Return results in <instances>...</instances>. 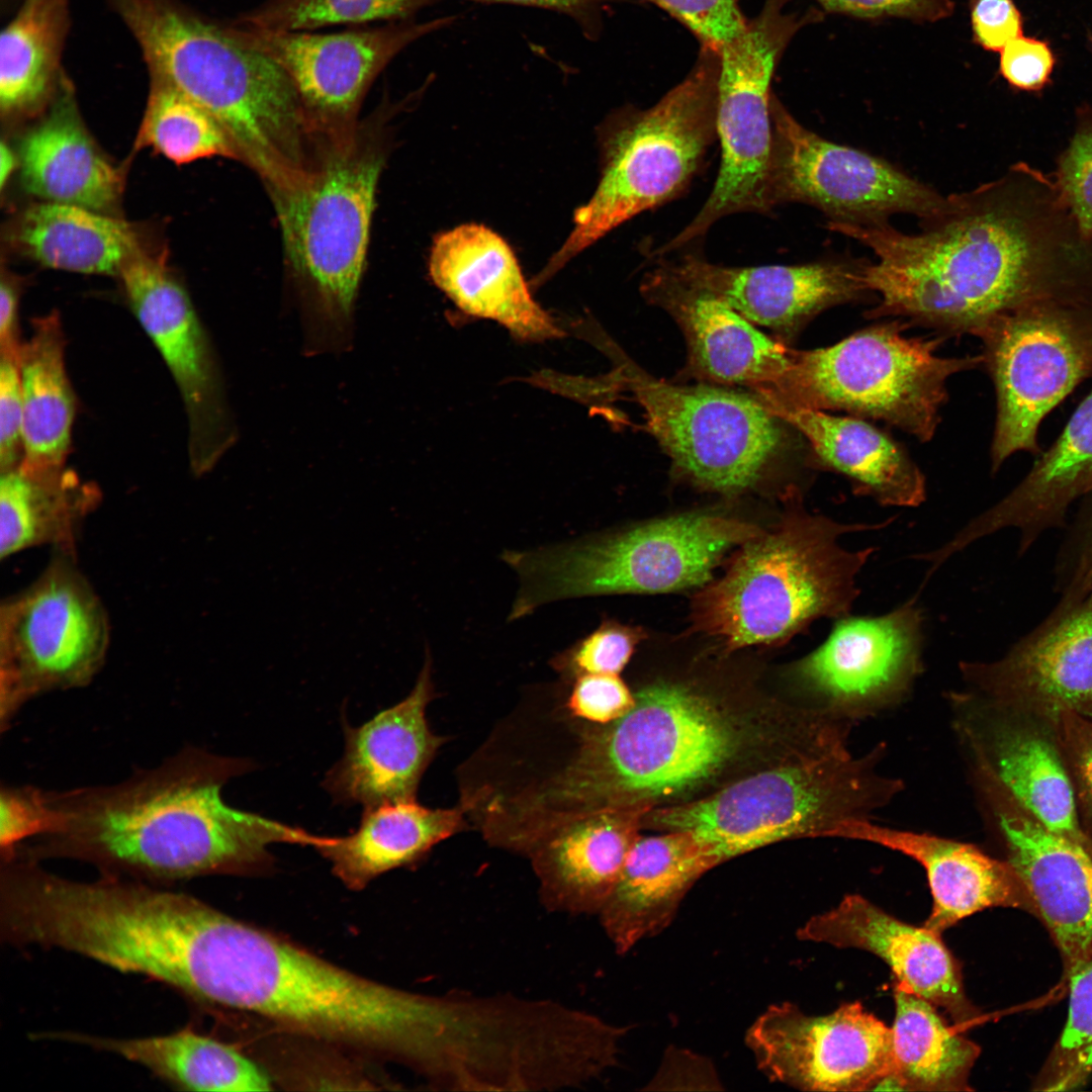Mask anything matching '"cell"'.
Listing matches in <instances>:
<instances>
[{
    "label": "cell",
    "instance_id": "f907efd6",
    "mask_svg": "<svg viewBox=\"0 0 1092 1092\" xmlns=\"http://www.w3.org/2000/svg\"><path fill=\"white\" fill-rule=\"evenodd\" d=\"M1055 57L1048 42L1024 36L1008 41L1000 51L999 72L1014 89L1039 91L1051 81Z\"/></svg>",
    "mask_w": 1092,
    "mask_h": 1092
},
{
    "label": "cell",
    "instance_id": "e575fe53",
    "mask_svg": "<svg viewBox=\"0 0 1092 1092\" xmlns=\"http://www.w3.org/2000/svg\"><path fill=\"white\" fill-rule=\"evenodd\" d=\"M33 1038L61 1040L116 1055L160 1080L190 1091H266L270 1081L234 1046L188 1028L146 1037L49 1031Z\"/></svg>",
    "mask_w": 1092,
    "mask_h": 1092
},
{
    "label": "cell",
    "instance_id": "e0dca14e",
    "mask_svg": "<svg viewBox=\"0 0 1092 1092\" xmlns=\"http://www.w3.org/2000/svg\"><path fill=\"white\" fill-rule=\"evenodd\" d=\"M923 627L916 598L880 616L838 618L794 676L823 716L847 724L874 716L903 702L922 673Z\"/></svg>",
    "mask_w": 1092,
    "mask_h": 1092
},
{
    "label": "cell",
    "instance_id": "d6986e66",
    "mask_svg": "<svg viewBox=\"0 0 1092 1092\" xmlns=\"http://www.w3.org/2000/svg\"><path fill=\"white\" fill-rule=\"evenodd\" d=\"M745 1044L770 1081L803 1091L874 1090L893 1071L892 1029L859 1002L826 1015L769 1005L749 1026Z\"/></svg>",
    "mask_w": 1092,
    "mask_h": 1092
},
{
    "label": "cell",
    "instance_id": "ffe728a7",
    "mask_svg": "<svg viewBox=\"0 0 1092 1092\" xmlns=\"http://www.w3.org/2000/svg\"><path fill=\"white\" fill-rule=\"evenodd\" d=\"M1070 574L1052 613L1003 657L960 662L963 688L1055 719H1092V571Z\"/></svg>",
    "mask_w": 1092,
    "mask_h": 1092
},
{
    "label": "cell",
    "instance_id": "7bdbcfd3",
    "mask_svg": "<svg viewBox=\"0 0 1092 1092\" xmlns=\"http://www.w3.org/2000/svg\"><path fill=\"white\" fill-rule=\"evenodd\" d=\"M1067 975L1068 1017L1036 1083L1039 1090H1073L1092 1074V957L1073 967Z\"/></svg>",
    "mask_w": 1092,
    "mask_h": 1092
},
{
    "label": "cell",
    "instance_id": "bcb514c9",
    "mask_svg": "<svg viewBox=\"0 0 1092 1092\" xmlns=\"http://www.w3.org/2000/svg\"><path fill=\"white\" fill-rule=\"evenodd\" d=\"M1059 744L1069 775L1078 818L1092 841V719L1062 712L1057 721Z\"/></svg>",
    "mask_w": 1092,
    "mask_h": 1092
},
{
    "label": "cell",
    "instance_id": "2e32d148",
    "mask_svg": "<svg viewBox=\"0 0 1092 1092\" xmlns=\"http://www.w3.org/2000/svg\"><path fill=\"white\" fill-rule=\"evenodd\" d=\"M947 700L971 781L998 787L1051 830L1092 852L1063 760L1058 718L963 687Z\"/></svg>",
    "mask_w": 1092,
    "mask_h": 1092
},
{
    "label": "cell",
    "instance_id": "db71d44e",
    "mask_svg": "<svg viewBox=\"0 0 1092 1092\" xmlns=\"http://www.w3.org/2000/svg\"><path fill=\"white\" fill-rule=\"evenodd\" d=\"M973 40L982 49L1000 52L1022 34V17L1013 0H968Z\"/></svg>",
    "mask_w": 1092,
    "mask_h": 1092
},
{
    "label": "cell",
    "instance_id": "4fadbf2b",
    "mask_svg": "<svg viewBox=\"0 0 1092 1092\" xmlns=\"http://www.w3.org/2000/svg\"><path fill=\"white\" fill-rule=\"evenodd\" d=\"M612 355L647 431L696 484L722 493L743 491L783 453L784 421L756 395L723 385L669 383L622 353Z\"/></svg>",
    "mask_w": 1092,
    "mask_h": 1092
},
{
    "label": "cell",
    "instance_id": "d6a6232c",
    "mask_svg": "<svg viewBox=\"0 0 1092 1092\" xmlns=\"http://www.w3.org/2000/svg\"><path fill=\"white\" fill-rule=\"evenodd\" d=\"M19 160L24 188L49 202L104 212L118 200L121 176L84 127L64 75L49 114L23 138Z\"/></svg>",
    "mask_w": 1092,
    "mask_h": 1092
},
{
    "label": "cell",
    "instance_id": "f546056e",
    "mask_svg": "<svg viewBox=\"0 0 1092 1092\" xmlns=\"http://www.w3.org/2000/svg\"><path fill=\"white\" fill-rule=\"evenodd\" d=\"M808 441L817 464L848 479L857 495L887 507H918L925 477L905 450L866 420L836 416L774 394H755Z\"/></svg>",
    "mask_w": 1092,
    "mask_h": 1092
},
{
    "label": "cell",
    "instance_id": "cb8c5ba5",
    "mask_svg": "<svg viewBox=\"0 0 1092 1092\" xmlns=\"http://www.w3.org/2000/svg\"><path fill=\"white\" fill-rule=\"evenodd\" d=\"M660 263L725 301L755 326L791 338L823 310L866 297V261L831 258L799 265L730 267L686 254Z\"/></svg>",
    "mask_w": 1092,
    "mask_h": 1092
},
{
    "label": "cell",
    "instance_id": "11a10c76",
    "mask_svg": "<svg viewBox=\"0 0 1092 1092\" xmlns=\"http://www.w3.org/2000/svg\"><path fill=\"white\" fill-rule=\"evenodd\" d=\"M19 289L10 278L2 276L0 283V351L19 355L17 310Z\"/></svg>",
    "mask_w": 1092,
    "mask_h": 1092
},
{
    "label": "cell",
    "instance_id": "4dcf8cb0",
    "mask_svg": "<svg viewBox=\"0 0 1092 1092\" xmlns=\"http://www.w3.org/2000/svg\"><path fill=\"white\" fill-rule=\"evenodd\" d=\"M636 815L607 809L557 829L530 852L543 904L552 911L599 914L636 840Z\"/></svg>",
    "mask_w": 1092,
    "mask_h": 1092
},
{
    "label": "cell",
    "instance_id": "6f0895ef",
    "mask_svg": "<svg viewBox=\"0 0 1092 1092\" xmlns=\"http://www.w3.org/2000/svg\"><path fill=\"white\" fill-rule=\"evenodd\" d=\"M485 3H508L525 6H533L565 13H582L592 8L609 2H650V0H470Z\"/></svg>",
    "mask_w": 1092,
    "mask_h": 1092
},
{
    "label": "cell",
    "instance_id": "5bb4252c",
    "mask_svg": "<svg viewBox=\"0 0 1092 1092\" xmlns=\"http://www.w3.org/2000/svg\"><path fill=\"white\" fill-rule=\"evenodd\" d=\"M996 393L991 468L1038 455L1042 420L1092 377V299L1046 300L1002 314L978 336Z\"/></svg>",
    "mask_w": 1092,
    "mask_h": 1092
},
{
    "label": "cell",
    "instance_id": "d4e9b609",
    "mask_svg": "<svg viewBox=\"0 0 1092 1092\" xmlns=\"http://www.w3.org/2000/svg\"><path fill=\"white\" fill-rule=\"evenodd\" d=\"M797 936L874 953L899 983L943 1010L960 1030L981 1018L966 993L961 965L940 934L902 921L860 895H847L835 907L812 916Z\"/></svg>",
    "mask_w": 1092,
    "mask_h": 1092
},
{
    "label": "cell",
    "instance_id": "d590c367",
    "mask_svg": "<svg viewBox=\"0 0 1092 1092\" xmlns=\"http://www.w3.org/2000/svg\"><path fill=\"white\" fill-rule=\"evenodd\" d=\"M463 812L464 807L431 809L415 800L367 808L353 833L328 837L316 849L347 886L360 889L387 871L416 861L460 830Z\"/></svg>",
    "mask_w": 1092,
    "mask_h": 1092
},
{
    "label": "cell",
    "instance_id": "680465c9",
    "mask_svg": "<svg viewBox=\"0 0 1092 1092\" xmlns=\"http://www.w3.org/2000/svg\"><path fill=\"white\" fill-rule=\"evenodd\" d=\"M17 159L12 150L4 142L0 145V187L3 189L11 174L15 170Z\"/></svg>",
    "mask_w": 1092,
    "mask_h": 1092
},
{
    "label": "cell",
    "instance_id": "30bf717a",
    "mask_svg": "<svg viewBox=\"0 0 1092 1092\" xmlns=\"http://www.w3.org/2000/svg\"><path fill=\"white\" fill-rule=\"evenodd\" d=\"M898 322L873 326L824 348L795 350L784 386L771 393L821 411L881 421L929 441L947 380L983 356L943 357L940 339L908 337Z\"/></svg>",
    "mask_w": 1092,
    "mask_h": 1092
},
{
    "label": "cell",
    "instance_id": "f1b7e54d",
    "mask_svg": "<svg viewBox=\"0 0 1092 1092\" xmlns=\"http://www.w3.org/2000/svg\"><path fill=\"white\" fill-rule=\"evenodd\" d=\"M1091 492L1092 390L1026 476L1001 500L932 550L931 559L942 565L975 541L1006 528L1019 531L1018 551L1023 553L1044 531L1062 527L1072 504Z\"/></svg>",
    "mask_w": 1092,
    "mask_h": 1092
},
{
    "label": "cell",
    "instance_id": "9a60e30c",
    "mask_svg": "<svg viewBox=\"0 0 1092 1092\" xmlns=\"http://www.w3.org/2000/svg\"><path fill=\"white\" fill-rule=\"evenodd\" d=\"M769 191L774 207L799 202L828 221L885 222L895 213L925 218L945 197L888 161L832 143L802 125L771 93Z\"/></svg>",
    "mask_w": 1092,
    "mask_h": 1092
},
{
    "label": "cell",
    "instance_id": "3957f363",
    "mask_svg": "<svg viewBox=\"0 0 1092 1092\" xmlns=\"http://www.w3.org/2000/svg\"><path fill=\"white\" fill-rule=\"evenodd\" d=\"M107 1L138 40L151 76L210 114L269 194L305 182L317 135L276 61L230 25L206 21L170 0Z\"/></svg>",
    "mask_w": 1092,
    "mask_h": 1092
},
{
    "label": "cell",
    "instance_id": "9f6ffc18",
    "mask_svg": "<svg viewBox=\"0 0 1092 1092\" xmlns=\"http://www.w3.org/2000/svg\"><path fill=\"white\" fill-rule=\"evenodd\" d=\"M1075 542L1071 566L1092 571V497L1082 510Z\"/></svg>",
    "mask_w": 1092,
    "mask_h": 1092
},
{
    "label": "cell",
    "instance_id": "b9f144b4",
    "mask_svg": "<svg viewBox=\"0 0 1092 1092\" xmlns=\"http://www.w3.org/2000/svg\"><path fill=\"white\" fill-rule=\"evenodd\" d=\"M435 0H265L237 21L274 31L405 17Z\"/></svg>",
    "mask_w": 1092,
    "mask_h": 1092
},
{
    "label": "cell",
    "instance_id": "f35d334b",
    "mask_svg": "<svg viewBox=\"0 0 1092 1092\" xmlns=\"http://www.w3.org/2000/svg\"><path fill=\"white\" fill-rule=\"evenodd\" d=\"M893 1072L904 1091H970L980 1048L950 1026L937 1008L897 981Z\"/></svg>",
    "mask_w": 1092,
    "mask_h": 1092
},
{
    "label": "cell",
    "instance_id": "9c48e42d",
    "mask_svg": "<svg viewBox=\"0 0 1092 1092\" xmlns=\"http://www.w3.org/2000/svg\"><path fill=\"white\" fill-rule=\"evenodd\" d=\"M762 531L711 513H686L606 534L506 550L518 575L509 621L562 600L679 592L708 584L726 553Z\"/></svg>",
    "mask_w": 1092,
    "mask_h": 1092
},
{
    "label": "cell",
    "instance_id": "f5cc1de1",
    "mask_svg": "<svg viewBox=\"0 0 1092 1092\" xmlns=\"http://www.w3.org/2000/svg\"><path fill=\"white\" fill-rule=\"evenodd\" d=\"M826 12L862 19L906 18L934 22L950 16L952 0H815Z\"/></svg>",
    "mask_w": 1092,
    "mask_h": 1092
},
{
    "label": "cell",
    "instance_id": "836d02e7",
    "mask_svg": "<svg viewBox=\"0 0 1092 1092\" xmlns=\"http://www.w3.org/2000/svg\"><path fill=\"white\" fill-rule=\"evenodd\" d=\"M22 457L18 468L34 477L65 471L75 414L66 372L65 335L57 312L37 317L21 344Z\"/></svg>",
    "mask_w": 1092,
    "mask_h": 1092
},
{
    "label": "cell",
    "instance_id": "52a82bcc",
    "mask_svg": "<svg viewBox=\"0 0 1092 1092\" xmlns=\"http://www.w3.org/2000/svg\"><path fill=\"white\" fill-rule=\"evenodd\" d=\"M383 153L364 130L317 140L306 182L272 196L302 299L307 348H347Z\"/></svg>",
    "mask_w": 1092,
    "mask_h": 1092
},
{
    "label": "cell",
    "instance_id": "f6af8a7d",
    "mask_svg": "<svg viewBox=\"0 0 1092 1092\" xmlns=\"http://www.w3.org/2000/svg\"><path fill=\"white\" fill-rule=\"evenodd\" d=\"M1054 179L1080 233L1092 244V107L1080 112Z\"/></svg>",
    "mask_w": 1092,
    "mask_h": 1092
},
{
    "label": "cell",
    "instance_id": "4316f807",
    "mask_svg": "<svg viewBox=\"0 0 1092 1092\" xmlns=\"http://www.w3.org/2000/svg\"><path fill=\"white\" fill-rule=\"evenodd\" d=\"M827 837L871 842L917 861L925 870L932 896L924 926L935 933L990 907L1031 911L1025 887L1010 863L972 843L857 818L840 822Z\"/></svg>",
    "mask_w": 1092,
    "mask_h": 1092
},
{
    "label": "cell",
    "instance_id": "816d5d0a",
    "mask_svg": "<svg viewBox=\"0 0 1092 1092\" xmlns=\"http://www.w3.org/2000/svg\"><path fill=\"white\" fill-rule=\"evenodd\" d=\"M19 355L1 353L0 361V469L18 467L22 457L23 403Z\"/></svg>",
    "mask_w": 1092,
    "mask_h": 1092
},
{
    "label": "cell",
    "instance_id": "44dd1931",
    "mask_svg": "<svg viewBox=\"0 0 1092 1092\" xmlns=\"http://www.w3.org/2000/svg\"><path fill=\"white\" fill-rule=\"evenodd\" d=\"M447 18L340 33L274 31L236 21L233 31L276 61L293 83L317 134L357 127L362 100L377 75L404 48L443 27Z\"/></svg>",
    "mask_w": 1092,
    "mask_h": 1092
},
{
    "label": "cell",
    "instance_id": "277c9868",
    "mask_svg": "<svg viewBox=\"0 0 1092 1092\" xmlns=\"http://www.w3.org/2000/svg\"><path fill=\"white\" fill-rule=\"evenodd\" d=\"M208 1006L254 1013L416 1071L433 1042L432 995L360 977L228 914Z\"/></svg>",
    "mask_w": 1092,
    "mask_h": 1092
},
{
    "label": "cell",
    "instance_id": "7a4b0ae2",
    "mask_svg": "<svg viewBox=\"0 0 1092 1092\" xmlns=\"http://www.w3.org/2000/svg\"><path fill=\"white\" fill-rule=\"evenodd\" d=\"M250 769L249 760L189 745L114 784L44 790L52 826L13 853L37 862L79 860L101 874L165 885L261 872L273 861V843L320 846L325 836L223 800V786Z\"/></svg>",
    "mask_w": 1092,
    "mask_h": 1092
},
{
    "label": "cell",
    "instance_id": "6da1fadb",
    "mask_svg": "<svg viewBox=\"0 0 1092 1092\" xmlns=\"http://www.w3.org/2000/svg\"><path fill=\"white\" fill-rule=\"evenodd\" d=\"M905 234L887 221L829 230L869 248L862 279L878 295L868 317H906L978 337L998 316L1046 300L1092 299V244L1055 179L1025 163L945 197Z\"/></svg>",
    "mask_w": 1092,
    "mask_h": 1092
},
{
    "label": "cell",
    "instance_id": "8d00e7d4",
    "mask_svg": "<svg viewBox=\"0 0 1092 1092\" xmlns=\"http://www.w3.org/2000/svg\"><path fill=\"white\" fill-rule=\"evenodd\" d=\"M16 239L27 255L58 270L116 275L141 251L128 223L85 207L47 202L26 209Z\"/></svg>",
    "mask_w": 1092,
    "mask_h": 1092
},
{
    "label": "cell",
    "instance_id": "74e56055",
    "mask_svg": "<svg viewBox=\"0 0 1092 1092\" xmlns=\"http://www.w3.org/2000/svg\"><path fill=\"white\" fill-rule=\"evenodd\" d=\"M99 502L97 486L71 471L49 477L18 467L1 472L0 558L42 545L76 553L80 527Z\"/></svg>",
    "mask_w": 1092,
    "mask_h": 1092
},
{
    "label": "cell",
    "instance_id": "8992f818",
    "mask_svg": "<svg viewBox=\"0 0 1092 1092\" xmlns=\"http://www.w3.org/2000/svg\"><path fill=\"white\" fill-rule=\"evenodd\" d=\"M893 520L844 523L794 510L743 543L725 573L697 595L694 629L735 650L785 642L817 619L849 615L876 548L850 550L841 537Z\"/></svg>",
    "mask_w": 1092,
    "mask_h": 1092
},
{
    "label": "cell",
    "instance_id": "681fc988",
    "mask_svg": "<svg viewBox=\"0 0 1092 1092\" xmlns=\"http://www.w3.org/2000/svg\"><path fill=\"white\" fill-rule=\"evenodd\" d=\"M633 696L618 674L586 673L574 678L567 699L573 716L600 724H610L634 705Z\"/></svg>",
    "mask_w": 1092,
    "mask_h": 1092
},
{
    "label": "cell",
    "instance_id": "5b68a950",
    "mask_svg": "<svg viewBox=\"0 0 1092 1092\" xmlns=\"http://www.w3.org/2000/svg\"><path fill=\"white\" fill-rule=\"evenodd\" d=\"M634 696L624 716L584 737L565 764L513 797L510 813L524 834L542 839L630 800L677 794L728 760L732 731L705 698L667 682Z\"/></svg>",
    "mask_w": 1092,
    "mask_h": 1092
},
{
    "label": "cell",
    "instance_id": "ba28073f",
    "mask_svg": "<svg viewBox=\"0 0 1092 1092\" xmlns=\"http://www.w3.org/2000/svg\"><path fill=\"white\" fill-rule=\"evenodd\" d=\"M718 76L719 53L702 48L687 77L656 104L622 108L605 122L598 187L536 285L620 224L688 189L718 139Z\"/></svg>",
    "mask_w": 1092,
    "mask_h": 1092
},
{
    "label": "cell",
    "instance_id": "60d3db41",
    "mask_svg": "<svg viewBox=\"0 0 1092 1092\" xmlns=\"http://www.w3.org/2000/svg\"><path fill=\"white\" fill-rule=\"evenodd\" d=\"M135 146L150 147L177 165L212 156L237 159L232 143L210 114L154 77Z\"/></svg>",
    "mask_w": 1092,
    "mask_h": 1092
},
{
    "label": "cell",
    "instance_id": "83f0119b",
    "mask_svg": "<svg viewBox=\"0 0 1092 1092\" xmlns=\"http://www.w3.org/2000/svg\"><path fill=\"white\" fill-rule=\"evenodd\" d=\"M429 270L434 283L461 310L499 323L518 340L564 335L533 299L512 249L483 225L462 224L437 236Z\"/></svg>",
    "mask_w": 1092,
    "mask_h": 1092
},
{
    "label": "cell",
    "instance_id": "8fae6325",
    "mask_svg": "<svg viewBox=\"0 0 1092 1092\" xmlns=\"http://www.w3.org/2000/svg\"><path fill=\"white\" fill-rule=\"evenodd\" d=\"M789 0H765L745 29L719 52L717 136L721 162L713 190L696 216L659 247L670 254L703 237L720 218L770 212V82L790 41L823 19L820 9L785 12Z\"/></svg>",
    "mask_w": 1092,
    "mask_h": 1092
},
{
    "label": "cell",
    "instance_id": "ac0fdd59",
    "mask_svg": "<svg viewBox=\"0 0 1092 1092\" xmlns=\"http://www.w3.org/2000/svg\"><path fill=\"white\" fill-rule=\"evenodd\" d=\"M119 275L132 311L179 388L188 420L191 470L203 475L237 437L210 341L162 255L141 250L122 265Z\"/></svg>",
    "mask_w": 1092,
    "mask_h": 1092
},
{
    "label": "cell",
    "instance_id": "7402d4cb",
    "mask_svg": "<svg viewBox=\"0 0 1092 1092\" xmlns=\"http://www.w3.org/2000/svg\"><path fill=\"white\" fill-rule=\"evenodd\" d=\"M1006 860L1043 921L1066 971L1092 957V852L1045 826L1010 795L973 783Z\"/></svg>",
    "mask_w": 1092,
    "mask_h": 1092
},
{
    "label": "cell",
    "instance_id": "c3c4849f",
    "mask_svg": "<svg viewBox=\"0 0 1092 1092\" xmlns=\"http://www.w3.org/2000/svg\"><path fill=\"white\" fill-rule=\"evenodd\" d=\"M52 811L44 790L33 786L1 785L0 849L7 852L48 832Z\"/></svg>",
    "mask_w": 1092,
    "mask_h": 1092
},
{
    "label": "cell",
    "instance_id": "ab89813d",
    "mask_svg": "<svg viewBox=\"0 0 1092 1092\" xmlns=\"http://www.w3.org/2000/svg\"><path fill=\"white\" fill-rule=\"evenodd\" d=\"M69 24V0H24L0 38L3 115L38 110L63 74L60 59Z\"/></svg>",
    "mask_w": 1092,
    "mask_h": 1092
},
{
    "label": "cell",
    "instance_id": "1f68e13d",
    "mask_svg": "<svg viewBox=\"0 0 1092 1092\" xmlns=\"http://www.w3.org/2000/svg\"><path fill=\"white\" fill-rule=\"evenodd\" d=\"M712 867L705 848L688 832L636 839L599 913L617 953L662 932L691 885Z\"/></svg>",
    "mask_w": 1092,
    "mask_h": 1092
},
{
    "label": "cell",
    "instance_id": "7c38bea8",
    "mask_svg": "<svg viewBox=\"0 0 1092 1092\" xmlns=\"http://www.w3.org/2000/svg\"><path fill=\"white\" fill-rule=\"evenodd\" d=\"M54 550L40 575L0 607V728L37 696L88 686L105 663L106 610L76 563Z\"/></svg>",
    "mask_w": 1092,
    "mask_h": 1092
},
{
    "label": "cell",
    "instance_id": "ee69618b",
    "mask_svg": "<svg viewBox=\"0 0 1092 1092\" xmlns=\"http://www.w3.org/2000/svg\"><path fill=\"white\" fill-rule=\"evenodd\" d=\"M642 638L639 628L608 620L556 654L551 665L566 679L586 673L618 674Z\"/></svg>",
    "mask_w": 1092,
    "mask_h": 1092
},
{
    "label": "cell",
    "instance_id": "7dc6e473",
    "mask_svg": "<svg viewBox=\"0 0 1092 1092\" xmlns=\"http://www.w3.org/2000/svg\"><path fill=\"white\" fill-rule=\"evenodd\" d=\"M684 24L701 48L717 53L745 29L738 0H650Z\"/></svg>",
    "mask_w": 1092,
    "mask_h": 1092
},
{
    "label": "cell",
    "instance_id": "603a6c76",
    "mask_svg": "<svg viewBox=\"0 0 1092 1092\" xmlns=\"http://www.w3.org/2000/svg\"><path fill=\"white\" fill-rule=\"evenodd\" d=\"M646 300L664 309L687 343L689 371L718 385L778 393L793 349L760 332L717 296L681 280L660 262L640 286Z\"/></svg>",
    "mask_w": 1092,
    "mask_h": 1092
},
{
    "label": "cell",
    "instance_id": "484cf974",
    "mask_svg": "<svg viewBox=\"0 0 1092 1092\" xmlns=\"http://www.w3.org/2000/svg\"><path fill=\"white\" fill-rule=\"evenodd\" d=\"M434 696L429 649L405 699L364 724L344 722L345 752L329 770L324 788L335 801L373 808L415 800L421 778L441 745L426 719Z\"/></svg>",
    "mask_w": 1092,
    "mask_h": 1092
}]
</instances>
